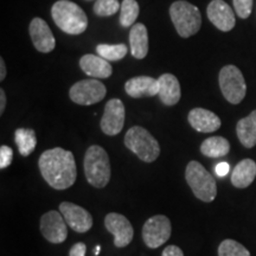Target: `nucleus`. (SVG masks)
I'll return each mask as SVG.
<instances>
[{
  "label": "nucleus",
  "instance_id": "f257e3e1",
  "mask_svg": "<svg viewBox=\"0 0 256 256\" xmlns=\"http://www.w3.org/2000/svg\"><path fill=\"white\" fill-rule=\"evenodd\" d=\"M38 165L43 178L55 190H66L75 184L78 168L70 151L60 147L48 150L42 153Z\"/></svg>",
  "mask_w": 256,
  "mask_h": 256
},
{
  "label": "nucleus",
  "instance_id": "f03ea898",
  "mask_svg": "<svg viewBox=\"0 0 256 256\" xmlns=\"http://www.w3.org/2000/svg\"><path fill=\"white\" fill-rule=\"evenodd\" d=\"M51 16L60 30L68 34H81L87 30L88 18L78 4L70 0H58L52 5Z\"/></svg>",
  "mask_w": 256,
  "mask_h": 256
},
{
  "label": "nucleus",
  "instance_id": "7ed1b4c3",
  "mask_svg": "<svg viewBox=\"0 0 256 256\" xmlns=\"http://www.w3.org/2000/svg\"><path fill=\"white\" fill-rule=\"evenodd\" d=\"M84 174L88 183L94 188H102L110 183V156L104 147L92 145L84 156Z\"/></svg>",
  "mask_w": 256,
  "mask_h": 256
},
{
  "label": "nucleus",
  "instance_id": "20e7f679",
  "mask_svg": "<svg viewBox=\"0 0 256 256\" xmlns=\"http://www.w3.org/2000/svg\"><path fill=\"white\" fill-rule=\"evenodd\" d=\"M170 17L178 34L188 38L196 34L202 26V14L197 6L178 0L170 8Z\"/></svg>",
  "mask_w": 256,
  "mask_h": 256
},
{
  "label": "nucleus",
  "instance_id": "39448f33",
  "mask_svg": "<svg viewBox=\"0 0 256 256\" xmlns=\"http://www.w3.org/2000/svg\"><path fill=\"white\" fill-rule=\"evenodd\" d=\"M185 178L198 200L210 203L217 196V185L212 174L200 162L192 160L186 166Z\"/></svg>",
  "mask_w": 256,
  "mask_h": 256
},
{
  "label": "nucleus",
  "instance_id": "423d86ee",
  "mask_svg": "<svg viewBox=\"0 0 256 256\" xmlns=\"http://www.w3.org/2000/svg\"><path fill=\"white\" fill-rule=\"evenodd\" d=\"M124 145L145 162H153L160 154V146L156 138L140 126H133L127 130Z\"/></svg>",
  "mask_w": 256,
  "mask_h": 256
},
{
  "label": "nucleus",
  "instance_id": "0eeeda50",
  "mask_svg": "<svg viewBox=\"0 0 256 256\" xmlns=\"http://www.w3.org/2000/svg\"><path fill=\"white\" fill-rule=\"evenodd\" d=\"M220 92L226 100L232 104H241L247 92L243 74L236 66H226L220 69L218 76Z\"/></svg>",
  "mask_w": 256,
  "mask_h": 256
},
{
  "label": "nucleus",
  "instance_id": "6e6552de",
  "mask_svg": "<svg viewBox=\"0 0 256 256\" xmlns=\"http://www.w3.org/2000/svg\"><path fill=\"white\" fill-rule=\"evenodd\" d=\"M107 94L104 83L95 78L82 80L70 88L69 96L72 102L81 106H92L102 101Z\"/></svg>",
  "mask_w": 256,
  "mask_h": 256
},
{
  "label": "nucleus",
  "instance_id": "1a4fd4ad",
  "mask_svg": "<svg viewBox=\"0 0 256 256\" xmlns=\"http://www.w3.org/2000/svg\"><path fill=\"white\" fill-rule=\"evenodd\" d=\"M172 226L168 217L156 215L148 218L142 226V240L148 248H159L168 241Z\"/></svg>",
  "mask_w": 256,
  "mask_h": 256
},
{
  "label": "nucleus",
  "instance_id": "9d476101",
  "mask_svg": "<svg viewBox=\"0 0 256 256\" xmlns=\"http://www.w3.org/2000/svg\"><path fill=\"white\" fill-rule=\"evenodd\" d=\"M40 232L46 241L60 244L68 238V224L58 211H48L40 218Z\"/></svg>",
  "mask_w": 256,
  "mask_h": 256
},
{
  "label": "nucleus",
  "instance_id": "9b49d317",
  "mask_svg": "<svg viewBox=\"0 0 256 256\" xmlns=\"http://www.w3.org/2000/svg\"><path fill=\"white\" fill-rule=\"evenodd\" d=\"M124 106L119 98H112L104 107V116H102L100 126L102 132L107 136H116L122 130L124 124Z\"/></svg>",
  "mask_w": 256,
  "mask_h": 256
},
{
  "label": "nucleus",
  "instance_id": "f8f14e48",
  "mask_svg": "<svg viewBox=\"0 0 256 256\" xmlns=\"http://www.w3.org/2000/svg\"><path fill=\"white\" fill-rule=\"evenodd\" d=\"M104 226L114 236V246L118 248H124L132 242L134 229L128 218L116 212H110L106 216Z\"/></svg>",
  "mask_w": 256,
  "mask_h": 256
},
{
  "label": "nucleus",
  "instance_id": "ddd939ff",
  "mask_svg": "<svg viewBox=\"0 0 256 256\" xmlns=\"http://www.w3.org/2000/svg\"><path fill=\"white\" fill-rule=\"evenodd\" d=\"M60 211L69 228H72L74 232L80 234L87 232L92 226V217L84 208L70 202H63L60 204Z\"/></svg>",
  "mask_w": 256,
  "mask_h": 256
},
{
  "label": "nucleus",
  "instance_id": "4468645a",
  "mask_svg": "<svg viewBox=\"0 0 256 256\" xmlns=\"http://www.w3.org/2000/svg\"><path fill=\"white\" fill-rule=\"evenodd\" d=\"M28 31H30V37L34 46L40 52L48 54L55 49V37H54L52 32H51L46 20L38 17L34 18L30 23Z\"/></svg>",
  "mask_w": 256,
  "mask_h": 256
},
{
  "label": "nucleus",
  "instance_id": "2eb2a0df",
  "mask_svg": "<svg viewBox=\"0 0 256 256\" xmlns=\"http://www.w3.org/2000/svg\"><path fill=\"white\" fill-rule=\"evenodd\" d=\"M208 18L218 30L228 32L235 26L236 19L232 8L223 0H212L206 10Z\"/></svg>",
  "mask_w": 256,
  "mask_h": 256
},
{
  "label": "nucleus",
  "instance_id": "dca6fc26",
  "mask_svg": "<svg viewBox=\"0 0 256 256\" xmlns=\"http://www.w3.org/2000/svg\"><path fill=\"white\" fill-rule=\"evenodd\" d=\"M124 90L130 98H152L158 95L159 92L158 80L150 76H138L128 80L124 84Z\"/></svg>",
  "mask_w": 256,
  "mask_h": 256
},
{
  "label": "nucleus",
  "instance_id": "f3484780",
  "mask_svg": "<svg viewBox=\"0 0 256 256\" xmlns=\"http://www.w3.org/2000/svg\"><path fill=\"white\" fill-rule=\"evenodd\" d=\"M188 124L200 133L215 132L220 127V119L212 112L204 108H194L188 113Z\"/></svg>",
  "mask_w": 256,
  "mask_h": 256
},
{
  "label": "nucleus",
  "instance_id": "a211bd4d",
  "mask_svg": "<svg viewBox=\"0 0 256 256\" xmlns=\"http://www.w3.org/2000/svg\"><path fill=\"white\" fill-rule=\"evenodd\" d=\"M160 101L165 106H174L180 100L182 92L178 78L172 74H164L158 78Z\"/></svg>",
  "mask_w": 256,
  "mask_h": 256
},
{
  "label": "nucleus",
  "instance_id": "6ab92c4d",
  "mask_svg": "<svg viewBox=\"0 0 256 256\" xmlns=\"http://www.w3.org/2000/svg\"><path fill=\"white\" fill-rule=\"evenodd\" d=\"M80 66L86 75L94 78H108L113 72L112 66L107 60L92 54L84 55L80 60Z\"/></svg>",
  "mask_w": 256,
  "mask_h": 256
},
{
  "label": "nucleus",
  "instance_id": "aec40b11",
  "mask_svg": "<svg viewBox=\"0 0 256 256\" xmlns=\"http://www.w3.org/2000/svg\"><path fill=\"white\" fill-rule=\"evenodd\" d=\"M130 52L134 58L142 60L148 52V34L144 24H134L130 32Z\"/></svg>",
  "mask_w": 256,
  "mask_h": 256
},
{
  "label": "nucleus",
  "instance_id": "412c9836",
  "mask_svg": "<svg viewBox=\"0 0 256 256\" xmlns=\"http://www.w3.org/2000/svg\"><path fill=\"white\" fill-rule=\"evenodd\" d=\"M256 177V162L252 159H243L234 168L232 183L238 188H246L250 185Z\"/></svg>",
  "mask_w": 256,
  "mask_h": 256
},
{
  "label": "nucleus",
  "instance_id": "4be33fe9",
  "mask_svg": "<svg viewBox=\"0 0 256 256\" xmlns=\"http://www.w3.org/2000/svg\"><path fill=\"white\" fill-rule=\"evenodd\" d=\"M240 142L247 148H252L256 145V110H252L247 118H243L236 126Z\"/></svg>",
  "mask_w": 256,
  "mask_h": 256
},
{
  "label": "nucleus",
  "instance_id": "5701e85b",
  "mask_svg": "<svg viewBox=\"0 0 256 256\" xmlns=\"http://www.w3.org/2000/svg\"><path fill=\"white\" fill-rule=\"evenodd\" d=\"M230 151V142L223 136H211L200 145L202 154L209 158H222Z\"/></svg>",
  "mask_w": 256,
  "mask_h": 256
},
{
  "label": "nucleus",
  "instance_id": "b1692460",
  "mask_svg": "<svg viewBox=\"0 0 256 256\" xmlns=\"http://www.w3.org/2000/svg\"><path fill=\"white\" fill-rule=\"evenodd\" d=\"M14 140L17 144L19 153L23 156H30L37 145L36 133L30 128H18L14 132Z\"/></svg>",
  "mask_w": 256,
  "mask_h": 256
},
{
  "label": "nucleus",
  "instance_id": "393cba45",
  "mask_svg": "<svg viewBox=\"0 0 256 256\" xmlns=\"http://www.w3.org/2000/svg\"><path fill=\"white\" fill-rule=\"evenodd\" d=\"M139 16V4L136 0H124L120 8V24L122 28H130L136 23Z\"/></svg>",
  "mask_w": 256,
  "mask_h": 256
},
{
  "label": "nucleus",
  "instance_id": "a878e982",
  "mask_svg": "<svg viewBox=\"0 0 256 256\" xmlns=\"http://www.w3.org/2000/svg\"><path fill=\"white\" fill-rule=\"evenodd\" d=\"M98 56L104 57L108 62L120 60L127 55V46L124 44H98L96 46Z\"/></svg>",
  "mask_w": 256,
  "mask_h": 256
},
{
  "label": "nucleus",
  "instance_id": "bb28decb",
  "mask_svg": "<svg viewBox=\"0 0 256 256\" xmlns=\"http://www.w3.org/2000/svg\"><path fill=\"white\" fill-rule=\"evenodd\" d=\"M218 256H250V252L238 241L224 240L218 247Z\"/></svg>",
  "mask_w": 256,
  "mask_h": 256
},
{
  "label": "nucleus",
  "instance_id": "cd10ccee",
  "mask_svg": "<svg viewBox=\"0 0 256 256\" xmlns=\"http://www.w3.org/2000/svg\"><path fill=\"white\" fill-rule=\"evenodd\" d=\"M121 8L118 0H96L94 4V14L98 17H110Z\"/></svg>",
  "mask_w": 256,
  "mask_h": 256
},
{
  "label": "nucleus",
  "instance_id": "c85d7f7f",
  "mask_svg": "<svg viewBox=\"0 0 256 256\" xmlns=\"http://www.w3.org/2000/svg\"><path fill=\"white\" fill-rule=\"evenodd\" d=\"M234 8L240 18L247 19L252 14V0H232Z\"/></svg>",
  "mask_w": 256,
  "mask_h": 256
},
{
  "label": "nucleus",
  "instance_id": "c756f323",
  "mask_svg": "<svg viewBox=\"0 0 256 256\" xmlns=\"http://www.w3.org/2000/svg\"><path fill=\"white\" fill-rule=\"evenodd\" d=\"M12 159H14V151L11 147L6 145L0 147V168L4 170L11 165Z\"/></svg>",
  "mask_w": 256,
  "mask_h": 256
},
{
  "label": "nucleus",
  "instance_id": "7c9ffc66",
  "mask_svg": "<svg viewBox=\"0 0 256 256\" xmlns=\"http://www.w3.org/2000/svg\"><path fill=\"white\" fill-rule=\"evenodd\" d=\"M86 252H87V246L84 243L78 242L75 243L70 249L69 256H86Z\"/></svg>",
  "mask_w": 256,
  "mask_h": 256
},
{
  "label": "nucleus",
  "instance_id": "2f4dec72",
  "mask_svg": "<svg viewBox=\"0 0 256 256\" xmlns=\"http://www.w3.org/2000/svg\"><path fill=\"white\" fill-rule=\"evenodd\" d=\"M162 256H184V252L177 246H168L162 252Z\"/></svg>",
  "mask_w": 256,
  "mask_h": 256
},
{
  "label": "nucleus",
  "instance_id": "473e14b6",
  "mask_svg": "<svg viewBox=\"0 0 256 256\" xmlns=\"http://www.w3.org/2000/svg\"><path fill=\"white\" fill-rule=\"evenodd\" d=\"M229 168L230 166L228 162H220V164L216 165L215 168V171H216V174L218 176V177H224V176L228 174L229 172Z\"/></svg>",
  "mask_w": 256,
  "mask_h": 256
},
{
  "label": "nucleus",
  "instance_id": "72a5a7b5",
  "mask_svg": "<svg viewBox=\"0 0 256 256\" xmlns=\"http://www.w3.org/2000/svg\"><path fill=\"white\" fill-rule=\"evenodd\" d=\"M5 106H6V95H5L4 89H2V90H0V114L4 113Z\"/></svg>",
  "mask_w": 256,
  "mask_h": 256
},
{
  "label": "nucleus",
  "instance_id": "f704fd0d",
  "mask_svg": "<svg viewBox=\"0 0 256 256\" xmlns=\"http://www.w3.org/2000/svg\"><path fill=\"white\" fill-rule=\"evenodd\" d=\"M6 78V66L4 60L0 58V81H4Z\"/></svg>",
  "mask_w": 256,
  "mask_h": 256
},
{
  "label": "nucleus",
  "instance_id": "c9c22d12",
  "mask_svg": "<svg viewBox=\"0 0 256 256\" xmlns=\"http://www.w3.org/2000/svg\"><path fill=\"white\" fill-rule=\"evenodd\" d=\"M100 252H101V247H100V246H98V247H96L95 250H94V255H98Z\"/></svg>",
  "mask_w": 256,
  "mask_h": 256
},
{
  "label": "nucleus",
  "instance_id": "e433bc0d",
  "mask_svg": "<svg viewBox=\"0 0 256 256\" xmlns=\"http://www.w3.org/2000/svg\"><path fill=\"white\" fill-rule=\"evenodd\" d=\"M88 2H90V0H88Z\"/></svg>",
  "mask_w": 256,
  "mask_h": 256
}]
</instances>
